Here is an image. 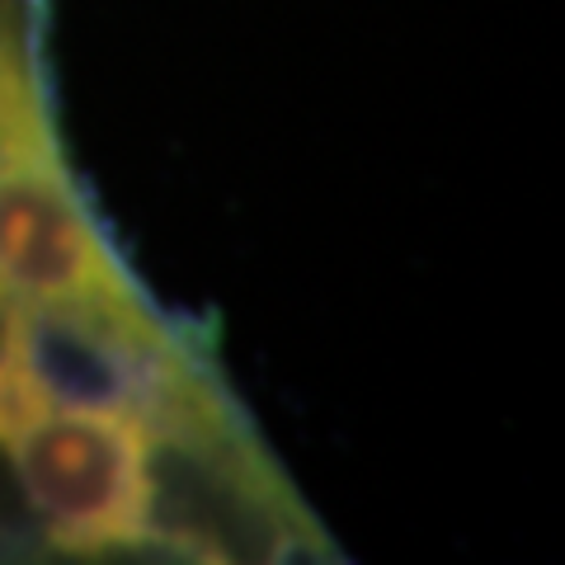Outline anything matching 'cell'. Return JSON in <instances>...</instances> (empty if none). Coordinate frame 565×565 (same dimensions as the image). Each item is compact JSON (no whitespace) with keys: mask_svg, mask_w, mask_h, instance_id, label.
I'll return each instance as SVG.
<instances>
[{"mask_svg":"<svg viewBox=\"0 0 565 565\" xmlns=\"http://www.w3.org/2000/svg\"><path fill=\"white\" fill-rule=\"evenodd\" d=\"M52 147H57V137H52L39 85H33L29 66L20 57V43L0 29V161L24 151H52Z\"/></svg>","mask_w":565,"mask_h":565,"instance_id":"obj_3","label":"cell"},{"mask_svg":"<svg viewBox=\"0 0 565 565\" xmlns=\"http://www.w3.org/2000/svg\"><path fill=\"white\" fill-rule=\"evenodd\" d=\"M10 452L33 514L66 552L151 542L147 424L118 411L24 405Z\"/></svg>","mask_w":565,"mask_h":565,"instance_id":"obj_1","label":"cell"},{"mask_svg":"<svg viewBox=\"0 0 565 565\" xmlns=\"http://www.w3.org/2000/svg\"><path fill=\"white\" fill-rule=\"evenodd\" d=\"M0 302L6 307H147L62 170V151L0 161Z\"/></svg>","mask_w":565,"mask_h":565,"instance_id":"obj_2","label":"cell"},{"mask_svg":"<svg viewBox=\"0 0 565 565\" xmlns=\"http://www.w3.org/2000/svg\"><path fill=\"white\" fill-rule=\"evenodd\" d=\"M14 419H20V392H14L10 367H6V359H0V438H10Z\"/></svg>","mask_w":565,"mask_h":565,"instance_id":"obj_4","label":"cell"}]
</instances>
